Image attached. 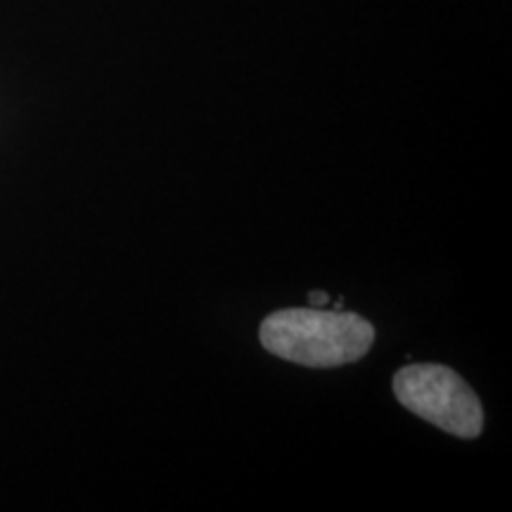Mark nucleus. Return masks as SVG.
Segmentation results:
<instances>
[{"mask_svg":"<svg viewBox=\"0 0 512 512\" xmlns=\"http://www.w3.org/2000/svg\"><path fill=\"white\" fill-rule=\"evenodd\" d=\"M328 302L330 299L325 292H311V306H325Z\"/></svg>","mask_w":512,"mask_h":512,"instance_id":"3","label":"nucleus"},{"mask_svg":"<svg viewBox=\"0 0 512 512\" xmlns=\"http://www.w3.org/2000/svg\"><path fill=\"white\" fill-rule=\"evenodd\" d=\"M394 394L403 408L453 437L475 439L484 430L477 394L456 370L437 363H415L394 375Z\"/></svg>","mask_w":512,"mask_h":512,"instance_id":"2","label":"nucleus"},{"mask_svg":"<svg viewBox=\"0 0 512 512\" xmlns=\"http://www.w3.org/2000/svg\"><path fill=\"white\" fill-rule=\"evenodd\" d=\"M261 344L273 356L306 368H337L363 358L375 342V328L358 313L342 309H283L259 328Z\"/></svg>","mask_w":512,"mask_h":512,"instance_id":"1","label":"nucleus"}]
</instances>
